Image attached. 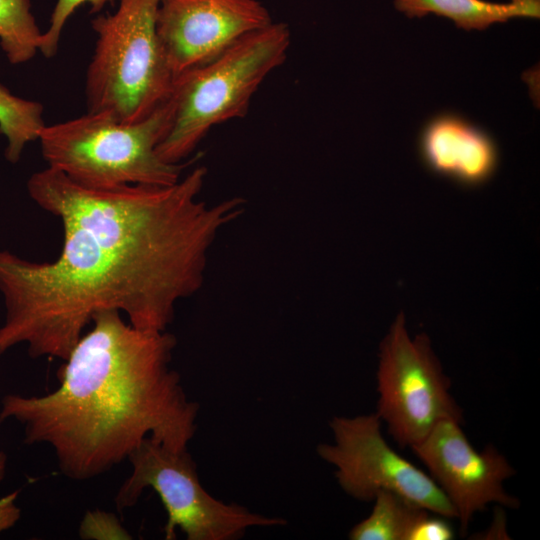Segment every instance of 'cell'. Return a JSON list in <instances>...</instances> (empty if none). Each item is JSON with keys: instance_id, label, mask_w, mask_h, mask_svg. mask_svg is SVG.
I'll use <instances>...</instances> for the list:
<instances>
[{"instance_id": "20", "label": "cell", "mask_w": 540, "mask_h": 540, "mask_svg": "<svg viewBox=\"0 0 540 540\" xmlns=\"http://www.w3.org/2000/svg\"><path fill=\"white\" fill-rule=\"evenodd\" d=\"M7 468V455L0 451V483L3 481Z\"/></svg>"}, {"instance_id": "8", "label": "cell", "mask_w": 540, "mask_h": 540, "mask_svg": "<svg viewBox=\"0 0 540 540\" xmlns=\"http://www.w3.org/2000/svg\"><path fill=\"white\" fill-rule=\"evenodd\" d=\"M376 413L334 416L333 443L317 446L319 457L335 467L340 488L359 501H373L380 491L396 493L449 519L455 511L432 477L395 451L385 440Z\"/></svg>"}, {"instance_id": "14", "label": "cell", "mask_w": 540, "mask_h": 540, "mask_svg": "<svg viewBox=\"0 0 540 540\" xmlns=\"http://www.w3.org/2000/svg\"><path fill=\"white\" fill-rule=\"evenodd\" d=\"M41 103L13 95L0 83V134L5 136V158L17 163L25 146L38 140L45 123Z\"/></svg>"}, {"instance_id": "7", "label": "cell", "mask_w": 540, "mask_h": 540, "mask_svg": "<svg viewBox=\"0 0 540 540\" xmlns=\"http://www.w3.org/2000/svg\"><path fill=\"white\" fill-rule=\"evenodd\" d=\"M377 411L401 447L416 445L441 421L464 423L451 382L426 334L411 338L400 313L380 346Z\"/></svg>"}, {"instance_id": "15", "label": "cell", "mask_w": 540, "mask_h": 540, "mask_svg": "<svg viewBox=\"0 0 540 540\" xmlns=\"http://www.w3.org/2000/svg\"><path fill=\"white\" fill-rule=\"evenodd\" d=\"M42 36L30 0H0V46L11 64L30 61Z\"/></svg>"}, {"instance_id": "10", "label": "cell", "mask_w": 540, "mask_h": 540, "mask_svg": "<svg viewBox=\"0 0 540 540\" xmlns=\"http://www.w3.org/2000/svg\"><path fill=\"white\" fill-rule=\"evenodd\" d=\"M273 22L258 0H160L156 28L173 78Z\"/></svg>"}, {"instance_id": "19", "label": "cell", "mask_w": 540, "mask_h": 540, "mask_svg": "<svg viewBox=\"0 0 540 540\" xmlns=\"http://www.w3.org/2000/svg\"><path fill=\"white\" fill-rule=\"evenodd\" d=\"M19 491L0 498V534L14 527L21 517V509L16 504Z\"/></svg>"}, {"instance_id": "3", "label": "cell", "mask_w": 540, "mask_h": 540, "mask_svg": "<svg viewBox=\"0 0 540 540\" xmlns=\"http://www.w3.org/2000/svg\"><path fill=\"white\" fill-rule=\"evenodd\" d=\"M291 43L284 22L253 31L212 61L174 78L173 117L157 146L167 163H181L216 125L247 115L252 97L287 58Z\"/></svg>"}, {"instance_id": "18", "label": "cell", "mask_w": 540, "mask_h": 540, "mask_svg": "<svg viewBox=\"0 0 540 540\" xmlns=\"http://www.w3.org/2000/svg\"><path fill=\"white\" fill-rule=\"evenodd\" d=\"M450 520L428 511L415 524L409 540H452L455 531Z\"/></svg>"}, {"instance_id": "4", "label": "cell", "mask_w": 540, "mask_h": 540, "mask_svg": "<svg viewBox=\"0 0 540 540\" xmlns=\"http://www.w3.org/2000/svg\"><path fill=\"white\" fill-rule=\"evenodd\" d=\"M173 105L168 98L135 123H121L107 113H90L45 125L39 142L47 167L91 187L170 186L188 163H167L157 146L170 129Z\"/></svg>"}, {"instance_id": "5", "label": "cell", "mask_w": 540, "mask_h": 540, "mask_svg": "<svg viewBox=\"0 0 540 540\" xmlns=\"http://www.w3.org/2000/svg\"><path fill=\"white\" fill-rule=\"evenodd\" d=\"M159 3L119 0L114 13L92 20L97 40L86 73L87 112L135 123L169 98L174 78L157 35Z\"/></svg>"}, {"instance_id": "17", "label": "cell", "mask_w": 540, "mask_h": 540, "mask_svg": "<svg viewBox=\"0 0 540 540\" xmlns=\"http://www.w3.org/2000/svg\"><path fill=\"white\" fill-rule=\"evenodd\" d=\"M79 535L82 539L94 540L132 539L114 513L102 510L86 512L80 523Z\"/></svg>"}, {"instance_id": "13", "label": "cell", "mask_w": 540, "mask_h": 540, "mask_svg": "<svg viewBox=\"0 0 540 540\" xmlns=\"http://www.w3.org/2000/svg\"><path fill=\"white\" fill-rule=\"evenodd\" d=\"M368 517L354 525L351 540H409L418 520L428 510L389 491H380L373 499Z\"/></svg>"}, {"instance_id": "16", "label": "cell", "mask_w": 540, "mask_h": 540, "mask_svg": "<svg viewBox=\"0 0 540 540\" xmlns=\"http://www.w3.org/2000/svg\"><path fill=\"white\" fill-rule=\"evenodd\" d=\"M116 0H57L53 8L48 29L43 33L39 51L46 57H53L58 50L59 41L66 22L82 5L88 4L91 13L100 12L106 5Z\"/></svg>"}, {"instance_id": "1", "label": "cell", "mask_w": 540, "mask_h": 540, "mask_svg": "<svg viewBox=\"0 0 540 540\" xmlns=\"http://www.w3.org/2000/svg\"><path fill=\"white\" fill-rule=\"evenodd\" d=\"M206 176L199 166L170 186L91 187L50 167L33 173L28 194L60 220L62 249L44 262L0 250V357L26 345L32 358L65 360L106 309L166 330L176 304L202 287L218 234L246 209L242 197L198 199Z\"/></svg>"}, {"instance_id": "11", "label": "cell", "mask_w": 540, "mask_h": 540, "mask_svg": "<svg viewBox=\"0 0 540 540\" xmlns=\"http://www.w3.org/2000/svg\"><path fill=\"white\" fill-rule=\"evenodd\" d=\"M418 146L430 171L464 186L487 182L498 166V148L492 137L457 113L432 117L420 133Z\"/></svg>"}, {"instance_id": "6", "label": "cell", "mask_w": 540, "mask_h": 540, "mask_svg": "<svg viewBox=\"0 0 540 540\" xmlns=\"http://www.w3.org/2000/svg\"><path fill=\"white\" fill-rule=\"evenodd\" d=\"M127 460L132 470L115 495L118 512L134 506L143 491L151 488L167 513L166 540L175 539L177 529L188 540H236L254 527L287 524L282 517L253 512L209 494L200 482L196 463L187 448L175 450L147 438Z\"/></svg>"}, {"instance_id": "9", "label": "cell", "mask_w": 540, "mask_h": 540, "mask_svg": "<svg viewBox=\"0 0 540 540\" xmlns=\"http://www.w3.org/2000/svg\"><path fill=\"white\" fill-rule=\"evenodd\" d=\"M462 425L443 420L411 450L451 503L464 535L474 515L487 505L516 509L520 502L504 487L516 473L507 458L493 445L482 451L475 449Z\"/></svg>"}, {"instance_id": "12", "label": "cell", "mask_w": 540, "mask_h": 540, "mask_svg": "<svg viewBox=\"0 0 540 540\" xmlns=\"http://www.w3.org/2000/svg\"><path fill=\"white\" fill-rule=\"evenodd\" d=\"M394 7L408 18L444 17L466 31L485 30L515 18H540V0H394Z\"/></svg>"}, {"instance_id": "2", "label": "cell", "mask_w": 540, "mask_h": 540, "mask_svg": "<svg viewBox=\"0 0 540 540\" xmlns=\"http://www.w3.org/2000/svg\"><path fill=\"white\" fill-rule=\"evenodd\" d=\"M57 372L58 387L42 396L7 394L0 423L23 427L26 444H46L61 472L78 481L118 465L145 439L188 448L199 405L170 367L176 337L140 329L121 312H96Z\"/></svg>"}]
</instances>
